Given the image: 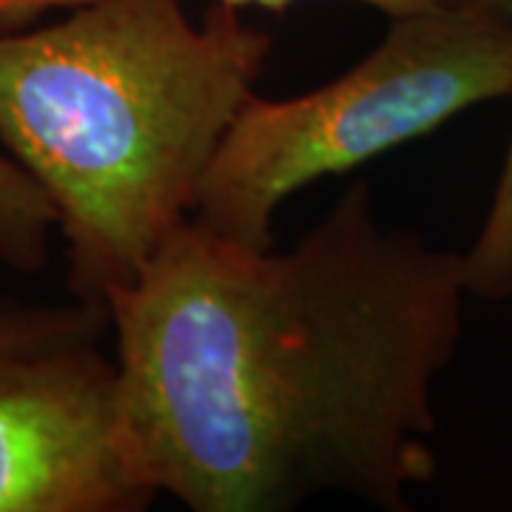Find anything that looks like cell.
<instances>
[{
	"label": "cell",
	"mask_w": 512,
	"mask_h": 512,
	"mask_svg": "<svg viewBox=\"0 0 512 512\" xmlns=\"http://www.w3.org/2000/svg\"><path fill=\"white\" fill-rule=\"evenodd\" d=\"M464 296V254L384 228L365 183L285 251L191 217L103 302L140 476L194 512L407 510L436 476Z\"/></svg>",
	"instance_id": "6da1fadb"
},
{
	"label": "cell",
	"mask_w": 512,
	"mask_h": 512,
	"mask_svg": "<svg viewBox=\"0 0 512 512\" xmlns=\"http://www.w3.org/2000/svg\"><path fill=\"white\" fill-rule=\"evenodd\" d=\"M271 55L242 9L94 0L0 32V146L57 214L69 285L103 305L194 217L202 177Z\"/></svg>",
	"instance_id": "7a4b0ae2"
},
{
	"label": "cell",
	"mask_w": 512,
	"mask_h": 512,
	"mask_svg": "<svg viewBox=\"0 0 512 512\" xmlns=\"http://www.w3.org/2000/svg\"><path fill=\"white\" fill-rule=\"evenodd\" d=\"M154 498L97 342L0 359V512H137Z\"/></svg>",
	"instance_id": "277c9868"
},
{
	"label": "cell",
	"mask_w": 512,
	"mask_h": 512,
	"mask_svg": "<svg viewBox=\"0 0 512 512\" xmlns=\"http://www.w3.org/2000/svg\"><path fill=\"white\" fill-rule=\"evenodd\" d=\"M106 328L109 313L97 302L60 308H0V359L74 342H97Z\"/></svg>",
	"instance_id": "8992f818"
},
{
	"label": "cell",
	"mask_w": 512,
	"mask_h": 512,
	"mask_svg": "<svg viewBox=\"0 0 512 512\" xmlns=\"http://www.w3.org/2000/svg\"><path fill=\"white\" fill-rule=\"evenodd\" d=\"M57 214L29 171L0 146V259L23 274L43 268Z\"/></svg>",
	"instance_id": "5b68a950"
},
{
	"label": "cell",
	"mask_w": 512,
	"mask_h": 512,
	"mask_svg": "<svg viewBox=\"0 0 512 512\" xmlns=\"http://www.w3.org/2000/svg\"><path fill=\"white\" fill-rule=\"evenodd\" d=\"M94 0H0V32L23 29L49 12H72Z\"/></svg>",
	"instance_id": "9c48e42d"
},
{
	"label": "cell",
	"mask_w": 512,
	"mask_h": 512,
	"mask_svg": "<svg viewBox=\"0 0 512 512\" xmlns=\"http://www.w3.org/2000/svg\"><path fill=\"white\" fill-rule=\"evenodd\" d=\"M225 6L234 9H288L293 3L302 0H220ZM353 3H365L373 6L376 12H382L387 20L399 18H419V15H441V12H467V9H498V12H510L512 0H353Z\"/></svg>",
	"instance_id": "ba28073f"
},
{
	"label": "cell",
	"mask_w": 512,
	"mask_h": 512,
	"mask_svg": "<svg viewBox=\"0 0 512 512\" xmlns=\"http://www.w3.org/2000/svg\"><path fill=\"white\" fill-rule=\"evenodd\" d=\"M512 97V15L467 9L390 20L376 49L308 94H251L202 177L194 220L268 248L282 202Z\"/></svg>",
	"instance_id": "3957f363"
},
{
	"label": "cell",
	"mask_w": 512,
	"mask_h": 512,
	"mask_svg": "<svg viewBox=\"0 0 512 512\" xmlns=\"http://www.w3.org/2000/svg\"><path fill=\"white\" fill-rule=\"evenodd\" d=\"M470 296L507 299L512 293V140L498 174L490 211L473 248L464 254Z\"/></svg>",
	"instance_id": "52a82bcc"
}]
</instances>
